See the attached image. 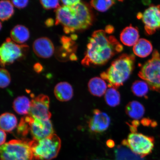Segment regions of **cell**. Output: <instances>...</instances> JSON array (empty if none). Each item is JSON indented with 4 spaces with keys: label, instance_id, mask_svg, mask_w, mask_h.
<instances>
[{
    "label": "cell",
    "instance_id": "obj_32",
    "mask_svg": "<svg viewBox=\"0 0 160 160\" xmlns=\"http://www.w3.org/2000/svg\"><path fill=\"white\" fill-rule=\"evenodd\" d=\"M81 1L79 0H64V1H61L62 2L64 6H70L76 4L78 3Z\"/></svg>",
    "mask_w": 160,
    "mask_h": 160
},
{
    "label": "cell",
    "instance_id": "obj_26",
    "mask_svg": "<svg viewBox=\"0 0 160 160\" xmlns=\"http://www.w3.org/2000/svg\"><path fill=\"white\" fill-rule=\"evenodd\" d=\"M115 1H95L93 0L90 2V4L94 8L100 12L107 11L115 3Z\"/></svg>",
    "mask_w": 160,
    "mask_h": 160
},
{
    "label": "cell",
    "instance_id": "obj_5",
    "mask_svg": "<svg viewBox=\"0 0 160 160\" xmlns=\"http://www.w3.org/2000/svg\"><path fill=\"white\" fill-rule=\"evenodd\" d=\"M31 141L11 140L1 146V160H33Z\"/></svg>",
    "mask_w": 160,
    "mask_h": 160
},
{
    "label": "cell",
    "instance_id": "obj_33",
    "mask_svg": "<svg viewBox=\"0 0 160 160\" xmlns=\"http://www.w3.org/2000/svg\"><path fill=\"white\" fill-rule=\"evenodd\" d=\"M6 138H7V134H6L5 132L1 129V141H0L1 146L6 143Z\"/></svg>",
    "mask_w": 160,
    "mask_h": 160
},
{
    "label": "cell",
    "instance_id": "obj_34",
    "mask_svg": "<svg viewBox=\"0 0 160 160\" xmlns=\"http://www.w3.org/2000/svg\"><path fill=\"white\" fill-rule=\"evenodd\" d=\"M34 69L35 70V72L38 73H39L42 71L43 69V67L41 64L39 63H36L34 66Z\"/></svg>",
    "mask_w": 160,
    "mask_h": 160
},
{
    "label": "cell",
    "instance_id": "obj_18",
    "mask_svg": "<svg viewBox=\"0 0 160 160\" xmlns=\"http://www.w3.org/2000/svg\"><path fill=\"white\" fill-rule=\"evenodd\" d=\"M125 112L132 119L137 120L141 119L145 112V109L141 103L137 101L129 102L126 106Z\"/></svg>",
    "mask_w": 160,
    "mask_h": 160
},
{
    "label": "cell",
    "instance_id": "obj_21",
    "mask_svg": "<svg viewBox=\"0 0 160 160\" xmlns=\"http://www.w3.org/2000/svg\"><path fill=\"white\" fill-rule=\"evenodd\" d=\"M17 118L13 114L6 112L1 115L0 118L1 129L10 132L17 127Z\"/></svg>",
    "mask_w": 160,
    "mask_h": 160
},
{
    "label": "cell",
    "instance_id": "obj_30",
    "mask_svg": "<svg viewBox=\"0 0 160 160\" xmlns=\"http://www.w3.org/2000/svg\"><path fill=\"white\" fill-rule=\"evenodd\" d=\"M71 38H69L63 37L61 39L62 44L65 49L68 50V51H71V47L74 45L73 41H72Z\"/></svg>",
    "mask_w": 160,
    "mask_h": 160
},
{
    "label": "cell",
    "instance_id": "obj_15",
    "mask_svg": "<svg viewBox=\"0 0 160 160\" xmlns=\"http://www.w3.org/2000/svg\"><path fill=\"white\" fill-rule=\"evenodd\" d=\"M54 93L57 98L61 102L70 101L73 97V91L72 87L67 82H63L56 85Z\"/></svg>",
    "mask_w": 160,
    "mask_h": 160
},
{
    "label": "cell",
    "instance_id": "obj_3",
    "mask_svg": "<svg viewBox=\"0 0 160 160\" xmlns=\"http://www.w3.org/2000/svg\"><path fill=\"white\" fill-rule=\"evenodd\" d=\"M135 62L133 55L123 54L112 62L107 71L101 73V78L108 82L109 87L118 88L129 78Z\"/></svg>",
    "mask_w": 160,
    "mask_h": 160
},
{
    "label": "cell",
    "instance_id": "obj_13",
    "mask_svg": "<svg viewBox=\"0 0 160 160\" xmlns=\"http://www.w3.org/2000/svg\"><path fill=\"white\" fill-rule=\"evenodd\" d=\"M33 52L38 57L43 58H48L54 52V47L52 42L47 37L40 38L34 42Z\"/></svg>",
    "mask_w": 160,
    "mask_h": 160
},
{
    "label": "cell",
    "instance_id": "obj_12",
    "mask_svg": "<svg viewBox=\"0 0 160 160\" xmlns=\"http://www.w3.org/2000/svg\"><path fill=\"white\" fill-rule=\"evenodd\" d=\"M111 123V119L107 113L98 109L93 110V115L90 119L88 126L92 132L102 133L107 130Z\"/></svg>",
    "mask_w": 160,
    "mask_h": 160
},
{
    "label": "cell",
    "instance_id": "obj_6",
    "mask_svg": "<svg viewBox=\"0 0 160 160\" xmlns=\"http://www.w3.org/2000/svg\"><path fill=\"white\" fill-rule=\"evenodd\" d=\"M138 75L150 89L160 92V55L157 50L153 52L151 58L143 65Z\"/></svg>",
    "mask_w": 160,
    "mask_h": 160
},
{
    "label": "cell",
    "instance_id": "obj_2",
    "mask_svg": "<svg viewBox=\"0 0 160 160\" xmlns=\"http://www.w3.org/2000/svg\"><path fill=\"white\" fill-rule=\"evenodd\" d=\"M56 25L63 26L66 33L87 29L92 25L93 15L88 6L81 1L70 6H63L56 11Z\"/></svg>",
    "mask_w": 160,
    "mask_h": 160
},
{
    "label": "cell",
    "instance_id": "obj_11",
    "mask_svg": "<svg viewBox=\"0 0 160 160\" xmlns=\"http://www.w3.org/2000/svg\"><path fill=\"white\" fill-rule=\"evenodd\" d=\"M33 140H41L53 134L52 124L50 119L42 120L27 116Z\"/></svg>",
    "mask_w": 160,
    "mask_h": 160
},
{
    "label": "cell",
    "instance_id": "obj_22",
    "mask_svg": "<svg viewBox=\"0 0 160 160\" xmlns=\"http://www.w3.org/2000/svg\"><path fill=\"white\" fill-rule=\"evenodd\" d=\"M115 154L116 160H143L131 150L121 146H118L115 150Z\"/></svg>",
    "mask_w": 160,
    "mask_h": 160
},
{
    "label": "cell",
    "instance_id": "obj_8",
    "mask_svg": "<svg viewBox=\"0 0 160 160\" xmlns=\"http://www.w3.org/2000/svg\"><path fill=\"white\" fill-rule=\"evenodd\" d=\"M27 45H19L12 41L9 38L6 40L0 48V57L2 67L11 64L24 55L28 48Z\"/></svg>",
    "mask_w": 160,
    "mask_h": 160
},
{
    "label": "cell",
    "instance_id": "obj_9",
    "mask_svg": "<svg viewBox=\"0 0 160 160\" xmlns=\"http://www.w3.org/2000/svg\"><path fill=\"white\" fill-rule=\"evenodd\" d=\"M137 17L142 20L146 32L152 35L160 28V5L150 6L143 13L138 14Z\"/></svg>",
    "mask_w": 160,
    "mask_h": 160
},
{
    "label": "cell",
    "instance_id": "obj_16",
    "mask_svg": "<svg viewBox=\"0 0 160 160\" xmlns=\"http://www.w3.org/2000/svg\"><path fill=\"white\" fill-rule=\"evenodd\" d=\"M88 87L92 95L100 97L105 94L107 86L104 80L97 77L90 79L88 84Z\"/></svg>",
    "mask_w": 160,
    "mask_h": 160
},
{
    "label": "cell",
    "instance_id": "obj_4",
    "mask_svg": "<svg viewBox=\"0 0 160 160\" xmlns=\"http://www.w3.org/2000/svg\"><path fill=\"white\" fill-rule=\"evenodd\" d=\"M34 158L37 160H51L58 155L61 141L57 135L53 133L41 140L30 142Z\"/></svg>",
    "mask_w": 160,
    "mask_h": 160
},
{
    "label": "cell",
    "instance_id": "obj_17",
    "mask_svg": "<svg viewBox=\"0 0 160 160\" xmlns=\"http://www.w3.org/2000/svg\"><path fill=\"white\" fill-rule=\"evenodd\" d=\"M11 39L16 43H23L28 41L30 37L29 29L22 25H17L12 29L10 33Z\"/></svg>",
    "mask_w": 160,
    "mask_h": 160
},
{
    "label": "cell",
    "instance_id": "obj_36",
    "mask_svg": "<svg viewBox=\"0 0 160 160\" xmlns=\"http://www.w3.org/2000/svg\"><path fill=\"white\" fill-rule=\"evenodd\" d=\"M45 24L48 27H51L53 25V21L52 19H49L46 21L45 22Z\"/></svg>",
    "mask_w": 160,
    "mask_h": 160
},
{
    "label": "cell",
    "instance_id": "obj_1",
    "mask_svg": "<svg viewBox=\"0 0 160 160\" xmlns=\"http://www.w3.org/2000/svg\"><path fill=\"white\" fill-rule=\"evenodd\" d=\"M105 30L93 32L89 38L85 56L81 62L85 66L104 64L123 50V46L114 36Z\"/></svg>",
    "mask_w": 160,
    "mask_h": 160
},
{
    "label": "cell",
    "instance_id": "obj_24",
    "mask_svg": "<svg viewBox=\"0 0 160 160\" xmlns=\"http://www.w3.org/2000/svg\"><path fill=\"white\" fill-rule=\"evenodd\" d=\"M13 5L9 1H1L0 2V19L2 21H7L14 13Z\"/></svg>",
    "mask_w": 160,
    "mask_h": 160
},
{
    "label": "cell",
    "instance_id": "obj_38",
    "mask_svg": "<svg viewBox=\"0 0 160 160\" xmlns=\"http://www.w3.org/2000/svg\"></svg>",
    "mask_w": 160,
    "mask_h": 160
},
{
    "label": "cell",
    "instance_id": "obj_29",
    "mask_svg": "<svg viewBox=\"0 0 160 160\" xmlns=\"http://www.w3.org/2000/svg\"><path fill=\"white\" fill-rule=\"evenodd\" d=\"M59 1H46L41 0L40 2L42 7L46 9L58 8L60 7Z\"/></svg>",
    "mask_w": 160,
    "mask_h": 160
},
{
    "label": "cell",
    "instance_id": "obj_19",
    "mask_svg": "<svg viewBox=\"0 0 160 160\" xmlns=\"http://www.w3.org/2000/svg\"><path fill=\"white\" fill-rule=\"evenodd\" d=\"M133 50L134 53L138 57L145 58L151 53L153 47L148 40L141 38L133 46Z\"/></svg>",
    "mask_w": 160,
    "mask_h": 160
},
{
    "label": "cell",
    "instance_id": "obj_31",
    "mask_svg": "<svg viewBox=\"0 0 160 160\" xmlns=\"http://www.w3.org/2000/svg\"><path fill=\"white\" fill-rule=\"evenodd\" d=\"M11 2L13 5L18 9H23L28 5L29 1L28 0H22V1H11Z\"/></svg>",
    "mask_w": 160,
    "mask_h": 160
},
{
    "label": "cell",
    "instance_id": "obj_7",
    "mask_svg": "<svg viewBox=\"0 0 160 160\" xmlns=\"http://www.w3.org/2000/svg\"><path fill=\"white\" fill-rule=\"evenodd\" d=\"M154 143L153 137L137 132L130 133L127 139L123 140L122 142V145L128 148L133 153L141 158L152 152Z\"/></svg>",
    "mask_w": 160,
    "mask_h": 160
},
{
    "label": "cell",
    "instance_id": "obj_23",
    "mask_svg": "<svg viewBox=\"0 0 160 160\" xmlns=\"http://www.w3.org/2000/svg\"><path fill=\"white\" fill-rule=\"evenodd\" d=\"M105 99L108 105L110 107H114L119 104L121 96L117 89L109 87L105 93Z\"/></svg>",
    "mask_w": 160,
    "mask_h": 160
},
{
    "label": "cell",
    "instance_id": "obj_25",
    "mask_svg": "<svg viewBox=\"0 0 160 160\" xmlns=\"http://www.w3.org/2000/svg\"><path fill=\"white\" fill-rule=\"evenodd\" d=\"M149 86L145 81H135L131 87V90L133 94L137 97H145L149 91Z\"/></svg>",
    "mask_w": 160,
    "mask_h": 160
},
{
    "label": "cell",
    "instance_id": "obj_14",
    "mask_svg": "<svg viewBox=\"0 0 160 160\" xmlns=\"http://www.w3.org/2000/svg\"><path fill=\"white\" fill-rule=\"evenodd\" d=\"M120 38L124 45L129 47L134 46L139 39L138 29L130 25L122 30Z\"/></svg>",
    "mask_w": 160,
    "mask_h": 160
},
{
    "label": "cell",
    "instance_id": "obj_20",
    "mask_svg": "<svg viewBox=\"0 0 160 160\" xmlns=\"http://www.w3.org/2000/svg\"><path fill=\"white\" fill-rule=\"evenodd\" d=\"M31 106V101L25 96H19L14 101L13 108L14 111L19 115L29 114Z\"/></svg>",
    "mask_w": 160,
    "mask_h": 160
},
{
    "label": "cell",
    "instance_id": "obj_35",
    "mask_svg": "<svg viewBox=\"0 0 160 160\" xmlns=\"http://www.w3.org/2000/svg\"><path fill=\"white\" fill-rule=\"evenodd\" d=\"M107 144L108 147L110 148H112L115 146L114 142L112 140H109L108 141Z\"/></svg>",
    "mask_w": 160,
    "mask_h": 160
},
{
    "label": "cell",
    "instance_id": "obj_10",
    "mask_svg": "<svg viewBox=\"0 0 160 160\" xmlns=\"http://www.w3.org/2000/svg\"><path fill=\"white\" fill-rule=\"evenodd\" d=\"M50 99L47 95L41 94L31 100L29 116L35 118L49 120L51 117L49 111Z\"/></svg>",
    "mask_w": 160,
    "mask_h": 160
},
{
    "label": "cell",
    "instance_id": "obj_27",
    "mask_svg": "<svg viewBox=\"0 0 160 160\" xmlns=\"http://www.w3.org/2000/svg\"><path fill=\"white\" fill-rule=\"evenodd\" d=\"M30 131V125L27 117L22 118L18 127V133L22 136H26Z\"/></svg>",
    "mask_w": 160,
    "mask_h": 160
},
{
    "label": "cell",
    "instance_id": "obj_37",
    "mask_svg": "<svg viewBox=\"0 0 160 160\" xmlns=\"http://www.w3.org/2000/svg\"><path fill=\"white\" fill-rule=\"evenodd\" d=\"M2 27V23H1V29Z\"/></svg>",
    "mask_w": 160,
    "mask_h": 160
},
{
    "label": "cell",
    "instance_id": "obj_28",
    "mask_svg": "<svg viewBox=\"0 0 160 160\" xmlns=\"http://www.w3.org/2000/svg\"><path fill=\"white\" fill-rule=\"evenodd\" d=\"M11 81V77L9 72L3 68L0 69V87L4 88L9 85Z\"/></svg>",
    "mask_w": 160,
    "mask_h": 160
}]
</instances>
